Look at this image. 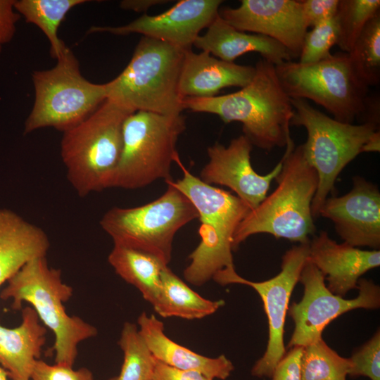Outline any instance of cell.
I'll return each mask as SVG.
<instances>
[{"mask_svg":"<svg viewBox=\"0 0 380 380\" xmlns=\"http://www.w3.org/2000/svg\"><path fill=\"white\" fill-rule=\"evenodd\" d=\"M161 291L153 305L163 317L201 319L215 313L224 305L222 300H211L192 290L167 267L162 273Z\"/></svg>","mask_w":380,"mask_h":380,"instance_id":"d4e9b609","label":"cell"},{"mask_svg":"<svg viewBox=\"0 0 380 380\" xmlns=\"http://www.w3.org/2000/svg\"><path fill=\"white\" fill-rule=\"evenodd\" d=\"M182 177L170 183L184 194L196 208L201 224V241L189 255V265L184 270V279L201 286L224 269L234 268L232 256L234 234L251 211L238 196L203 182L180 162Z\"/></svg>","mask_w":380,"mask_h":380,"instance_id":"3957f363","label":"cell"},{"mask_svg":"<svg viewBox=\"0 0 380 380\" xmlns=\"http://www.w3.org/2000/svg\"><path fill=\"white\" fill-rule=\"evenodd\" d=\"M184 50L143 36L126 68L106 83V99L130 110L179 115V82Z\"/></svg>","mask_w":380,"mask_h":380,"instance_id":"5b68a950","label":"cell"},{"mask_svg":"<svg viewBox=\"0 0 380 380\" xmlns=\"http://www.w3.org/2000/svg\"><path fill=\"white\" fill-rule=\"evenodd\" d=\"M221 0H182L158 15L144 14L121 26H92L88 33L109 32L118 35L139 33L183 50L191 49L200 32L218 15Z\"/></svg>","mask_w":380,"mask_h":380,"instance_id":"5bb4252c","label":"cell"},{"mask_svg":"<svg viewBox=\"0 0 380 380\" xmlns=\"http://www.w3.org/2000/svg\"><path fill=\"white\" fill-rule=\"evenodd\" d=\"M153 380H213L196 371L183 370L168 366L156 359Z\"/></svg>","mask_w":380,"mask_h":380,"instance_id":"8d00e7d4","label":"cell"},{"mask_svg":"<svg viewBox=\"0 0 380 380\" xmlns=\"http://www.w3.org/2000/svg\"><path fill=\"white\" fill-rule=\"evenodd\" d=\"M194 46L217 58L234 62L240 56L256 52L274 65L293 58L289 51L274 39L258 34L240 31L222 18L219 14L199 35Z\"/></svg>","mask_w":380,"mask_h":380,"instance_id":"ffe728a7","label":"cell"},{"mask_svg":"<svg viewBox=\"0 0 380 380\" xmlns=\"http://www.w3.org/2000/svg\"><path fill=\"white\" fill-rule=\"evenodd\" d=\"M165 192L147 204L134 208L114 207L100 220L114 245L156 253L168 263L176 233L198 217L189 199L166 181Z\"/></svg>","mask_w":380,"mask_h":380,"instance_id":"8fae6325","label":"cell"},{"mask_svg":"<svg viewBox=\"0 0 380 380\" xmlns=\"http://www.w3.org/2000/svg\"><path fill=\"white\" fill-rule=\"evenodd\" d=\"M168 2L163 0H124L120 4L122 9L132 10L137 12L146 11L151 7Z\"/></svg>","mask_w":380,"mask_h":380,"instance_id":"74e56055","label":"cell"},{"mask_svg":"<svg viewBox=\"0 0 380 380\" xmlns=\"http://www.w3.org/2000/svg\"><path fill=\"white\" fill-rule=\"evenodd\" d=\"M337 40L335 17L317 25L305 35L298 62L313 63L329 57L331 55L330 49L336 45Z\"/></svg>","mask_w":380,"mask_h":380,"instance_id":"4dcf8cb0","label":"cell"},{"mask_svg":"<svg viewBox=\"0 0 380 380\" xmlns=\"http://www.w3.org/2000/svg\"><path fill=\"white\" fill-rule=\"evenodd\" d=\"M234 28L270 37L298 58L308 31L300 0H242L236 8H220Z\"/></svg>","mask_w":380,"mask_h":380,"instance_id":"2e32d148","label":"cell"},{"mask_svg":"<svg viewBox=\"0 0 380 380\" xmlns=\"http://www.w3.org/2000/svg\"><path fill=\"white\" fill-rule=\"evenodd\" d=\"M32 80L34 101L25 122V134L44 127L64 132L89 117L107 98L106 84L86 80L69 48L53 68L34 71Z\"/></svg>","mask_w":380,"mask_h":380,"instance_id":"9c48e42d","label":"cell"},{"mask_svg":"<svg viewBox=\"0 0 380 380\" xmlns=\"http://www.w3.org/2000/svg\"><path fill=\"white\" fill-rule=\"evenodd\" d=\"M134 113L106 99L82 122L63 132L61 155L67 178L80 197L110 188L123 146V127Z\"/></svg>","mask_w":380,"mask_h":380,"instance_id":"277c9868","label":"cell"},{"mask_svg":"<svg viewBox=\"0 0 380 380\" xmlns=\"http://www.w3.org/2000/svg\"><path fill=\"white\" fill-rule=\"evenodd\" d=\"M348 53L355 75L367 88L380 82V11L367 23Z\"/></svg>","mask_w":380,"mask_h":380,"instance_id":"4316f807","label":"cell"},{"mask_svg":"<svg viewBox=\"0 0 380 380\" xmlns=\"http://www.w3.org/2000/svg\"><path fill=\"white\" fill-rule=\"evenodd\" d=\"M6 371L0 365V380H8Z\"/></svg>","mask_w":380,"mask_h":380,"instance_id":"f35d334b","label":"cell"},{"mask_svg":"<svg viewBox=\"0 0 380 380\" xmlns=\"http://www.w3.org/2000/svg\"><path fill=\"white\" fill-rule=\"evenodd\" d=\"M299 281L303 286V296L300 301L293 303L287 312L294 323L288 348L304 347L320 340L326 327L348 311L380 307V287L373 281L360 279L357 296L345 299L328 289L324 276L308 259Z\"/></svg>","mask_w":380,"mask_h":380,"instance_id":"4fadbf2b","label":"cell"},{"mask_svg":"<svg viewBox=\"0 0 380 380\" xmlns=\"http://www.w3.org/2000/svg\"><path fill=\"white\" fill-rule=\"evenodd\" d=\"M350 358L339 355L323 340L303 348L301 380H346L352 368Z\"/></svg>","mask_w":380,"mask_h":380,"instance_id":"83f0119b","label":"cell"},{"mask_svg":"<svg viewBox=\"0 0 380 380\" xmlns=\"http://www.w3.org/2000/svg\"><path fill=\"white\" fill-rule=\"evenodd\" d=\"M109 380H116V376H114V377L110 379Z\"/></svg>","mask_w":380,"mask_h":380,"instance_id":"ab89813d","label":"cell"},{"mask_svg":"<svg viewBox=\"0 0 380 380\" xmlns=\"http://www.w3.org/2000/svg\"><path fill=\"white\" fill-rule=\"evenodd\" d=\"M352 189L341 196L327 198L319 216L331 220L336 232L348 245L380 247V192L376 184L355 177Z\"/></svg>","mask_w":380,"mask_h":380,"instance_id":"e0dca14e","label":"cell"},{"mask_svg":"<svg viewBox=\"0 0 380 380\" xmlns=\"http://www.w3.org/2000/svg\"><path fill=\"white\" fill-rule=\"evenodd\" d=\"M309 255V243L292 246L281 258V271L274 277L262 281H252L239 275L235 268L224 269L213 277L225 286L240 284L251 286L260 296L268 322V341L263 355L251 369L258 378H271L275 367L286 353L284 342V324L289 300L299 281Z\"/></svg>","mask_w":380,"mask_h":380,"instance_id":"7c38bea8","label":"cell"},{"mask_svg":"<svg viewBox=\"0 0 380 380\" xmlns=\"http://www.w3.org/2000/svg\"><path fill=\"white\" fill-rule=\"evenodd\" d=\"M108 262L126 282L135 286L152 305L161 291V277L168 262L161 256L144 250L114 245Z\"/></svg>","mask_w":380,"mask_h":380,"instance_id":"cb8c5ba5","label":"cell"},{"mask_svg":"<svg viewBox=\"0 0 380 380\" xmlns=\"http://www.w3.org/2000/svg\"><path fill=\"white\" fill-rule=\"evenodd\" d=\"M252 147L243 134L233 139L227 146L215 143L208 148L209 161L201 170L199 177L208 184L229 188L251 210L265 198L272 181L282 167L281 160L268 174L257 173L251 163Z\"/></svg>","mask_w":380,"mask_h":380,"instance_id":"9a60e30c","label":"cell"},{"mask_svg":"<svg viewBox=\"0 0 380 380\" xmlns=\"http://www.w3.org/2000/svg\"><path fill=\"white\" fill-rule=\"evenodd\" d=\"M137 323L153 357L168 366L196 371L213 379L221 380L227 379L234 369L232 362L224 355L205 357L172 341L164 332L163 323L153 315L141 313Z\"/></svg>","mask_w":380,"mask_h":380,"instance_id":"44dd1931","label":"cell"},{"mask_svg":"<svg viewBox=\"0 0 380 380\" xmlns=\"http://www.w3.org/2000/svg\"><path fill=\"white\" fill-rule=\"evenodd\" d=\"M86 0H15L14 8L27 23L44 33L51 44V55L56 60L68 49L58 37V30L66 14Z\"/></svg>","mask_w":380,"mask_h":380,"instance_id":"484cf974","label":"cell"},{"mask_svg":"<svg viewBox=\"0 0 380 380\" xmlns=\"http://www.w3.org/2000/svg\"><path fill=\"white\" fill-rule=\"evenodd\" d=\"M251 82L240 90L209 98H185L183 108L214 114L224 122L242 124L243 135L265 151L286 146L293 140L289 126L294 114L282 89L274 65L263 58L255 65Z\"/></svg>","mask_w":380,"mask_h":380,"instance_id":"6da1fadb","label":"cell"},{"mask_svg":"<svg viewBox=\"0 0 380 380\" xmlns=\"http://www.w3.org/2000/svg\"><path fill=\"white\" fill-rule=\"evenodd\" d=\"M277 187L251 210L237 227L232 250L249 236L266 233L299 244L309 243L316 230L311 204L318 186L316 170L308 163L302 144L286 146Z\"/></svg>","mask_w":380,"mask_h":380,"instance_id":"7a4b0ae2","label":"cell"},{"mask_svg":"<svg viewBox=\"0 0 380 380\" xmlns=\"http://www.w3.org/2000/svg\"><path fill=\"white\" fill-rule=\"evenodd\" d=\"M308 260L323 274L328 289L344 297L349 291L357 289L362 275L379 267L380 251L338 243L322 231L309 242Z\"/></svg>","mask_w":380,"mask_h":380,"instance_id":"ac0fdd59","label":"cell"},{"mask_svg":"<svg viewBox=\"0 0 380 380\" xmlns=\"http://www.w3.org/2000/svg\"><path fill=\"white\" fill-rule=\"evenodd\" d=\"M30 380H94V376L87 368L75 370L72 367L51 365L38 359L32 367Z\"/></svg>","mask_w":380,"mask_h":380,"instance_id":"d6a6232c","label":"cell"},{"mask_svg":"<svg viewBox=\"0 0 380 380\" xmlns=\"http://www.w3.org/2000/svg\"><path fill=\"white\" fill-rule=\"evenodd\" d=\"M274 67L289 98L311 100L341 122L353 124L362 119L369 88L355 75L347 53H336L313 63L290 61Z\"/></svg>","mask_w":380,"mask_h":380,"instance_id":"30bf717a","label":"cell"},{"mask_svg":"<svg viewBox=\"0 0 380 380\" xmlns=\"http://www.w3.org/2000/svg\"><path fill=\"white\" fill-rule=\"evenodd\" d=\"M303 348L300 346L289 348L275 367L271 376L272 380H301Z\"/></svg>","mask_w":380,"mask_h":380,"instance_id":"e575fe53","label":"cell"},{"mask_svg":"<svg viewBox=\"0 0 380 380\" xmlns=\"http://www.w3.org/2000/svg\"><path fill=\"white\" fill-rule=\"evenodd\" d=\"M294 114L290 125L303 126L308 139L302 144L308 163L316 170L318 186L311 204L313 217L330 192L342 170L360 153L367 152L369 142L380 135L379 125H358L337 121L312 106L307 100L291 99Z\"/></svg>","mask_w":380,"mask_h":380,"instance_id":"52a82bcc","label":"cell"},{"mask_svg":"<svg viewBox=\"0 0 380 380\" xmlns=\"http://www.w3.org/2000/svg\"><path fill=\"white\" fill-rule=\"evenodd\" d=\"M352 368L348 374L352 378L366 376L370 380H380V332L379 330L356 349L350 357Z\"/></svg>","mask_w":380,"mask_h":380,"instance_id":"1f68e13d","label":"cell"},{"mask_svg":"<svg viewBox=\"0 0 380 380\" xmlns=\"http://www.w3.org/2000/svg\"><path fill=\"white\" fill-rule=\"evenodd\" d=\"M255 73L253 66L227 62L205 51L196 53L187 49L179 77V94L183 99L213 97L224 88L246 87Z\"/></svg>","mask_w":380,"mask_h":380,"instance_id":"d6986e66","label":"cell"},{"mask_svg":"<svg viewBox=\"0 0 380 380\" xmlns=\"http://www.w3.org/2000/svg\"><path fill=\"white\" fill-rule=\"evenodd\" d=\"M46 232L15 212L0 208V286L28 262L46 257Z\"/></svg>","mask_w":380,"mask_h":380,"instance_id":"7402d4cb","label":"cell"},{"mask_svg":"<svg viewBox=\"0 0 380 380\" xmlns=\"http://www.w3.org/2000/svg\"><path fill=\"white\" fill-rule=\"evenodd\" d=\"M72 296V289L65 284L60 270L50 267L46 257L25 264L7 281L0 298L12 300V308L20 310L29 303L39 319L54 334L56 364L72 367L80 342L95 336L97 329L77 316H70L63 303Z\"/></svg>","mask_w":380,"mask_h":380,"instance_id":"8992f818","label":"cell"},{"mask_svg":"<svg viewBox=\"0 0 380 380\" xmlns=\"http://www.w3.org/2000/svg\"><path fill=\"white\" fill-rule=\"evenodd\" d=\"M15 0H0V53L14 37L20 15L14 8Z\"/></svg>","mask_w":380,"mask_h":380,"instance_id":"d590c367","label":"cell"},{"mask_svg":"<svg viewBox=\"0 0 380 380\" xmlns=\"http://www.w3.org/2000/svg\"><path fill=\"white\" fill-rule=\"evenodd\" d=\"M305 24L312 28L336 16L339 0H300Z\"/></svg>","mask_w":380,"mask_h":380,"instance_id":"836d02e7","label":"cell"},{"mask_svg":"<svg viewBox=\"0 0 380 380\" xmlns=\"http://www.w3.org/2000/svg\"><path fill=\"white\" fill-rule=\"evenodd\" d=\"M380 11L379 0H339L336 45L348 53L369 20Z\"/></svg>","mask_w":380,"mask_h":380,"instance_id":"f546056e","label":"cell"},{"mask_svg":"<svg viewBox=\"0 0 380 380\" xmlns=\"http://www.w3.org/2000/svg\"><path fill=\"white\" fill-rule=\"evenodd\" d=\"M46 329L30 306L22 310V322L13 329L0 324V365L11 380H30L34 362L39 359Z\"/></svg>","mask_w":380,"mask_h":380,"instance_id":"603a6c76","label":"cell"},{"mask_svg":"<svg viewBox=\"0 0 380 380\" xmlns=\"http://www.w3.org/2000/svg\"><path fill=\"white\" fill-rule=\"evenodd\" d=\"M118 344L124 361L116 380H153L156 358L136 324H124Z\"/></svg>","mask_w":380,"mask_h":380,"instance_id":"f1b7e54d","label":"cell"},{"mask_svg":"<svg viewBox=\"0 0 380 380\" xmlns=\"http://www.w3.org/2000/svg\"><path fill=\"white\" fill-rule=\"evenodd\" d=\"M185 128L182 114L137 111L129 115L110 187L137 189L158 179L170 180L171 165L178 156L176 144Z\"/></svg>","mask_w":380,"mask_h":380,"instance_id":"ba28073f","label":"cell"}]
</instances>
